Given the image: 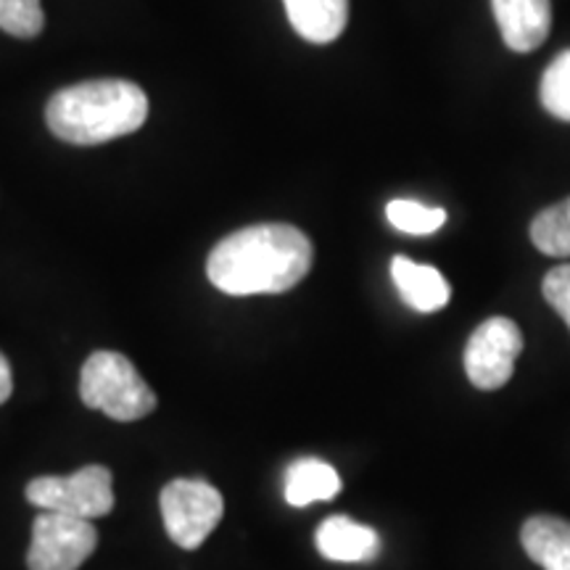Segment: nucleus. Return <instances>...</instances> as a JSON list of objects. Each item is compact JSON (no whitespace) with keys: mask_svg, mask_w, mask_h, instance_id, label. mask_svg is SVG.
<instances>
[{"mask_svg":"<svg viewBox=\"0 0 570 570\" xmlns=\"http://www.w3.org/2000/svg\"><path fill=\"white\" fill-rule=\"evenodd\" d=\"M312 240L294 225H252L219 240L206 262L214 288L227 296L283 294L312 269Z\"/></svg>","mask_w":570,"mask_h":570,"instance_id":"1","label":"nucleus"},{"mask_svg":"<svg viewBox=\"0 0 570 570\" xmlns=\"http://www.w3.org/2000/svg\"><path fill=\"white\" fill-rule=\"evenodd\" d=\"M148 96L130 80H90L56 92L46 106V122L71 146H98L140 130Z\"/></svg>","mask_w":570,"mask_h":570,"instance_id":"2","label":"nucleus"},{"mask_svg":"<svg viewBox=\"0 0 570 570\" xmlns=\"http://www.w3.org/2000/svg\"><path fill=\"white\" fill-rule=\"evenodd\" d=\"M80 396L90 410H101L119 423H132L156 410V394L132 362L119 352L88 356L80 377Z\"/></svg>","mask_w":570,"mask_h":570,"instance_id":"3","label":"nucleus"},{"mask_svg":"<svg viewBox=\"0 0 570 570\" xmlns=\"http://www.w3.org/2000/svg\"><path fill=\"white\" fill-rule=\"evenodd\" d=\"M27 499L35 508L63 512L85 520L109 515L114 508V479L104 465H88L71 475H40L27 483Z\"/></svg>","mask_w":570,"mask_h":570,"instance_id":"4","label":"nucleus"},{"mask_svg":"<svg viewBox=\"0 0 570 570\" xmlns=\"http://www.w3.org/2000/svg\"><path fill=\"white\" fill-rule=\"evenodd\" d=\"M161 518L169 539L183 550L202 547L209 533L217 529L225 512L223 494L206 481L177 479L167 483L159 497Z\"/></svg>","mask_w":570,"mask_h":570,"instance_id":"5","label":"nucleus"},{"mask_svg":"<svg viewBox=\"0 0 570 570\" xmlns=\"http://www.w3.org/2000/svg\"><path fill=\"white\" fill-rule=\"evenodd\" d=\"M98 531L90 520L42 510L32 523L27 552L30 570H77L96 552Z\"/></svg>","mask_w":570,"mask_h":570,"instance_id":"6","label":"nucleus"},{"mask_svg":"<svg viewBox=\"0 0 570 570\" xmlns=\"http://www.w3.org/2000/svg\"><path fill=\"white\" fill-rule=\"evenodd\" d=\"M523 352V333L510 317H491L481 323L465 346V373L475 389L497 391L515 373Z\"/></svg>","mask_w":570,"mask_h":570,"instance_id":"7","label":"nucleus"},{"mask_svg":"<svg viewBox=\"0 0 570 570\" xmlns=\"http://www.w3.org/2000/svg\"><path fill=\"white\" fill-rule=\"evenodd\" d=\"M499 32L518 53L537 51L550 38L552 0H491Z\"/></svg>","mask_w":570,"mask_h":570,"instance_id":"8","label":"nucleus"},{"mask_svg":"<svg viewBox=\"0 0 570 570\" xmlns=\"http://www.w3.org/2000/svg\"><path fill=\"white\" fill-rule=\"evenodd\" d=\"M391 277L399 296L404 298V304L412 306L415 312H439L449 304L452 288H449L446 277L431 265H417V262L407 259V256H394L391 262Z\"/></svg>","mask_w":570,"mask_h":570,"instance_id":"9","label":"nucleus"},{"mask_svg":"<svg viewBox=\"0 0 570 570\" xmlns=\"http://www.w3.org/2000/svg\"><path fill=\"white\" fill-rule=\"evenodd\" d=\"M294 30L304 40L333 42L341 38L348 21V0H283Z\"/></svg>","mask_w":570,"mask_h":570,"instance_id":"10","label":"nucleus"},{"mask_svg":"<svg viewBox=\"0 0 570 570\" xmlns=\"http://www.w3.org/2000/svg\"><path fill=\"white\" fill-rule=\"evenodd\" d=\"M317 550L333 562H362L375 558L377 533L346 515L327 518L317 529Z\"/></svg>","mask_w":570,"mask_h":570,"instance_id":"11","label":"nucleus"},{"mask_svg":"<svg viewBox=\"0 0 570 570\" xmlns=\"http://www.w3.org/2000/svg\"><path fill=\"white\" fill-rule=\"evenodd\" d=\"M520 544L544 570H570V520L552 515L525 520Z\"/></svg>","mask_w":570,"mask_h":570,"instance_id":"12","label":"nucleus"},{"mask_svg":"<svg viewBox=\"0 0 570 570\" xmlns=\"http://www.w3.org/2000/svg\"><path fill=\"white\" fill-rule=\"evenodd\" d=\"M341 491V479L327 462L304 458L296 460L285 473V499L294 508H306L312 502H327Z\"/></svg>","mask_w":570,"mask_h":570,"instance_id":"13","label":"nucleus"},{"mask_svg":"<svg viewBox=\"0 0 570 570\" xmlns=\"http://www.w3.org/2000/svg\"><path fill=\"white\" fill-rule=\"evenodd\" d=\"M531 240L547 256H570V214L566 202L539 212L531 223Z\"/></svg>","mask_w":570,"mask_h":570,"instance_id":"14","label":"nucleus"},{"mask_svg":"<svg viewBox=\"0 0 570 570\" xmlns=\"http://www.w3.org/2000/svg\"><path fill=\"white\" fill-rule=\"evenodd\" d=\"M386 217L396 230L407 235H431L446 223V212L441 206H425L420 202H410V198L391 202L386 206Z\"/></svg>","mask_w":570,"mask_h":570,"instance_id":"15","label":"nucleus"},{"mask_svg":"<svg viewBox=\"0 0 570 570\" xmlns=\"http://www.w3.org/2000/svg\"><path fill=\"white\" fill-rule=\"evenodd\" d=\"M541 106L560 122H570V51L554 56L541 77Z\"/></svg>","mask_w":570,"mask_h":570,"instance_id":"16","label":"nucleus"},{"mask_svg":"<svg viewBox=\"0 0 570 570\" xmlns=\"http://www.w3.org/2000/svg\"><path fill=\"white\" fill-rule=\"evenodd\" d=\"M46 27L40 0H0V30L13 38H38Z\"/></svg>","mask_w":570,"mask_h":570,"instance_id":"17","label":"nucleus"},{"mask_svg":"<svg viewBox=\"0 0 570 570\" xmlns=\"http://www.w3.org/2000/svg\"><path fill=\"white\" fill-rule=\"evenodd\" d=\"M541 291H544L547 304H550L570 327V265L550 269V273L544 275V283H541Z\"/></svg>","mask_w":570,"mask_h":570,"instance_id":"18","label":"nucleus"},{"mask_svg":"<svg viewBox=\"0 0 570 570\" xmlns=\"http://www.w3.org/2000/svg\"><path fill=\"white\" fill-rule=\"evenodd\" d=\"M13 391V375H11V365L9 360H6L3 352H0V404L9 402Z\"/></svg>","mask_w":570,"mask_h":570,"instance_id":"19","label":"nucleus"},{"mask_svg":"<svg viewBox=\"0 0 570 570\" xmlns=\"http://www.w3.org/2000/svg\"><path fill=\"white\" fill-rule=\"evenodd\" d=\"M566 209H568V214H570V198L566 202Z\"/></svg>","mask_w":570,"mask_h":570,"instance_id":"20","label":"nucleus"}]
</instances>
